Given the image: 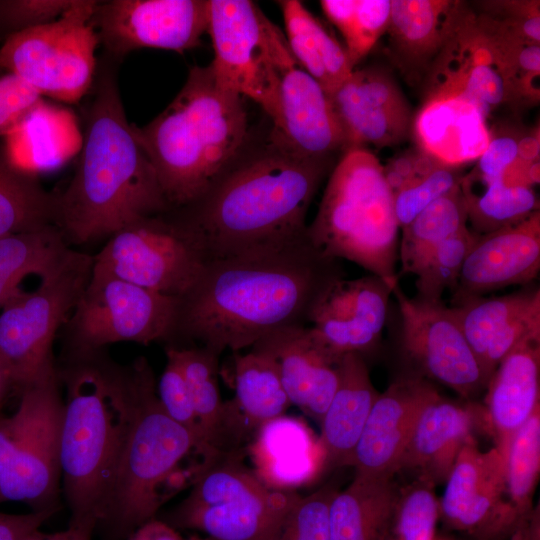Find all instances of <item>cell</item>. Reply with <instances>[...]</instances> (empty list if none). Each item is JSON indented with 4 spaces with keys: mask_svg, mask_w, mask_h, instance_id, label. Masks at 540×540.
Returning <instances> with one entry per match:
<instances>
[{
    "mask_svg": "<svg viewBox=\"0 0 540 540\" xmlns=\"http://www.w3.org/2000/svg\"><path fill=\"white\" fill-rule=\"evenodd\" d=\"M344 277L340 260L323 255L307 231L283 244L204 264L177 298L166 341L217 355L251 347L268 333L306 326L325 290Z\"/></svg>",
    "mask_w": 540,
    "mask_h": 540,
    "instance_id": "obj_1",
    "label": "cell"
},
{
    "mask_svg": "<svg viewBox=\"0 0 540 540\" xmlns=\"http://www.w3.org/2000/svg\"><path fill=\"white\" fill-rule=\"evenodd\" d=\"M328 168L329 159L272 141L172 219L203 264L277 246L306 233L308 208Z\"/></svg>",
    "mask_w": 540,
    "mask_h": 540,
    "instance_id": "obj_2",
    "label": "cell"
},
{
    "mask_svg": "<svg viewBox=\"0 0 540 540\" xmlns=\"http://www.w3.org/2000/svg\"><path fill=\"white\" fill-rule=\"evenodd\" d=\"M55 197L54 225L75 244L111 237L170 210L110 70L97 79L74 176Z\"/></svg>",
    "mask_w": 540,
    "mask_h": 540,
    "instance_id": "obj_3",
    "label": "cell"
},
{
    "mask_svg": "<svg viewBox=\"0 0 540 540\" xmlns=\"http://www.w3.org/2000/svg\"><path fill=\"white\" fill-rule=\"evenodd\" d=\"M65 385L60 431L63 493L70 525L103 523L136 406L134 365L119 366L100 351L74 354Z\"/></svg>",
    "mask_w": 540,
    "mask_h": 540,
    "instance_id": "obj_4",
    "label": "cell"
},
{
    "mask_svg": "<svg viewBox=\"0 0 540 540\" xmlns=\"http://www.w3.org/2000/svg\"><path fill=\"white\" fill-rule=\"evenodd\" d=\"M138 137L171 209L188 206L235 165L247 136L242 96L222 86L211 65L193 67L173 101Z\"/></svg>",
    "mask_w": 540,
    "mask_h": 540,
    "instance_id": "obj_5",
    "label": "cell"
},
{
    "mask_svg": "<svg viewBox=\"0 0 540 540\" xmlns=\"http://www.w3.org/2000/svg\"><path fill=\"white\" fill-rule=\"evenodd\" d=\"M399 230L383 165L366 148L345 151L307 226L313 245L327 257L348 260L395 283Z\"/></svg>",
    "mask_w": 540,
    "mask_h": 540,
    "instance_id": "obj_6",
    "label": "cell"
},
{
    "mask_svg": "<svg viewBox=\"0 0 540 540\" xmlns=\"http://www.w3.org/2000/svg\"><path fill=\"white\" fill-rule=\"evenodd\" d=\"M136 406L120 457L103 523L115 537H128L155 518L166 500L164 487L176 477L181 462L198 446L189 431L164 411L148 362L134 363ZM199 452V451H198Z\"/></svg>",
    "mask_w": 540,
    "mask_h": 540,
    "instance_id": "obj_7",
    "label": "cell"
},
{
    "mask_svg": "<svg viewBox=\"0 0 540 540\" xmlns=\"http://www.w3.org/2000/svg\"><path fill=\"white\" fill-rule=\"evenodd\" d=\"M299 497L266 486L242 464L239 450L220 453L203 465L169 524L214 540H272Z\"/></svg>",
    "mask_w": 540,
    "mask_h": 540,
    "instance_id": "obj_8",
    "label": "cell"
},
{
    "mask_svg": "<svg viewBox=\"0 0 540 540\" xmlns=\"http://www.w3.org/2000/svg\"><path fill=\"white\" fill-rule=\"evenodd\" d=\"M94 256L70 248L42 276L36 289L20 291L0 314V353L7 362L14 389L21 391L54 370L52 345L84 291Z\"/></svg>",
    "mask_w": 540,
    "mask_h": 540,
    "instance_id": "obj_9",
    "label": "cell"
},
{
    "mask_svg": "<svg viewBox=\"0 0 540 540\" xmlns=\"http://www.w3.org/2000/svg\"><path fill=\"white\" fill-rule=\"evenodd\" d=\"M97 4L75 0L55 21L8 36L0 47V69L42 97L78 102L94 82L99 39L91 20Z\"/></svg>",
    "mask_w": 540,
    "mask_h": 540,
    "instance_id": "obj_10",
    "label": "cell"
},
{
    "mask_svg": "<svg viewBox=\"0 0 540 540\" xmlns=\"http://www.w3.org/2000/svg\"><path fill=\"white\" fill-rule=\"evenodd\" d=\"M207 32L217 81L259 104L276 129L281 119L278 57L286 44L283 33L249 0H209Z\"/></svg>",
    "mask_w": 540,
    "mask_h": 540,
    "instance_id": "obj_11",
    "label": "cell"
},
{
    "mask_svg": "<svg viewBox=\"0 0 540 540\" xmlns=\"http://www.w3.org/2000/svg\"><path fill=\"white\" fill-rule=\"evenodd\" d=\"M177 298L166 296L93 267L90 279L67 320L74 354L100 351L130 341H166Z\"/></svg>",
    "mask_w": 540,
    "mask_h": 540,
    "instance_id": "obj_12",
    "label": "cell"
},
{
    "mask_svg": "<svg viewBox=\"0 0 540 540\" xmlns=\"http://www.w3.org/2000/svg\"><path fill=\"white\" fill-rule=\"evenodd\" d=\"M59 382L54 369L19 392L17 437L0 478V503L20 501L34 511L57 506L63 415Z\"/></svg>",
    "mask_w": 540,
    "mask_h": 540,
    "instance_id": "obj_13",
    "label": "cell"
},
{
    "mask_svg": "<svg viewBox=\"0 0 540 540\" xmlns=\"http://www.w3.org/2000/svg\"><path fill=\"white\" fill-rule=\"evenodd\" d=\"M203 262L181 228L161 215L139 219L113 234L94 256L95 269L148 290L179 298Z\"/></svg>",
    "mask_w": 540,
    "mask_h": 540,
    "instance_id": "obj_14",
    "label": "cell"
},
{
    "mask_svg": "<svg viewBox=\"0 0 540 540\" xmlns=\"http://www.w3.org/2000/svg\"><path fill=\"white\" fill-rule=\"evenodd\" d=\"M392 294L402 322V345L421 377L464 399L486 390L489 376L470 347L451 307L408 297L396 282Z\"/></svg>",
    "mask_w": 540,
    "mask_h": 540,
    "instance_id": "obj_15",
    "label": "cell"
},
{
    "mask_svg": "<svg viewBox=\"0 0 540 540\" xmlns=\"http://www.w3.org/2000/svg\"><path fill=\"white\" fill-rule=\"evenodd\" d=\"M445 482L439 518L449 529L475 540H506L525 528L508 500L503 458L496 447L482 451L471 437Z\"/></svg>",
    "mask_w": 540,
    "mask_h": 540,
    "instance_id": "obj_16",
    "label": "cell"
},
{
    "mask_svg": "<svg viewBox=\"0 0 540 540\" xmlns=\"http://www.w3.org/2000/svg\"><path fill=\"white\" fill-rule=\"evenodd\" d=\"M209 0H112L99 2L91 23L114 60L140 48L183 52L207 32Z\"/></svg>",
    "mask_w": 540,
    "mask_h": 540,
    "instance_id": "obj_17",
    "label": "cell"
},
{
    "mask_svg": "<svg viewBox=\"0 0 540 540\" xmlns=\"http://www.w3.org/2000/svg\"><path fill=\"white\" fill-rule=\"evenodd\" d=\"M426 80L425 94L463 96L489 114L511 100L503 52L468 4L433 61Z\"/></svg>",
    "mask_w": 540,
    "mask_h": 540,
    "instance_id": "obj_18",
    "label": "cell"
},
{
    "mask_svg": "<svg viewBox=\"0 0 540 540\" xmlns=\"http://www.w3.org/2000/svg\"><path fill=\"white\" fill-rule=\"evenodd\" d=\"M329 98L344 135L345 151L399 144L412 127L409 104L383 68H354Z\"/></svg>",
    "mask_w": 540,
    "mask_h": 540,
    "instance_id": "obj_19",
    "label": "cell"
},
{
    "mask_svg": "<svg viewBox=\"0 0 540 540\" xmlns=\"http://www.w3.org/2000/svg\"><path fill=\"white\" fill-rule=\"evenodd\" d=\"M395 283L372 274L334 281L316 303L310 327L334 356L364 357L380 341Z\"/></svg>",
    "mask_w": 540,
    "mask_h": 540,
    "instance_id": "obj_20",
    "label": "cell"
},
{
    "mask_svg": "<svg viewBox=\"0 0 540 540\" xmlns=\"http://www.w3.org/2000/svg\"><path fill=\"white\" fill-rule=\"evenodd\" d=\"M439 394L419 376L401 377L377 397L355 447V475L394 478L416 422Z\"/></svg>",
    "mask_w": 540,
    "mask_h": 540,
    "instance_id": "obj_21",
    "label": "cell"
},
{
    "mask_svg": "<svg viewBox=\"0 0 540 540\" xmlns=\"http://www.w3.org/2000/svg\"><path fill=\"white\" fill-rule=\"evenodd\" d=\"M281 119L272 141L303 157L329 159L345 150L330 98L294 59L286 44L278 57Z\"/></svg>",
    "mask_w": 540,
    "mask_h": 540,
    "instance_id": "obj_22",
    "label": "cell"
},
{
    "mask_svg": "<svg viewBox=\"0 0 540 540\" xmlns=\"http://www.w3.org/2000/svg\"><path fill=\"white\" fill-rule=\"evenodd\" d=\"M540 271V212L478 235L463 263L452 304L512 285H527Z\"/></svg>",
    "mask_w": 540,
    "mask_h": 540,
    "instance_id": "obj_23",
    "label": "cell"
},
{
    "mask_svg": "<svg viewBox=\"0 0 540 540\" xmlns=\"http://www.w3.org/2000/svg\"><path fill=\"white\" fill-rule=\"evenodd\" d=\"M276 364L292 405L318 423L338 385V364L310 326L274 330L251 346Z\"/></svg>",
    "mask_w": 540,
    "mask_h": 540,
    "instance_id": "obj_24",
    "label": "cell"
},
{
    "mask_svg": "<svg viewBox=\"0 0 540 540\" xmlns=\"http://www.w3.org/2000/svg\"><path fill=\"white\" fill-rule=\"evenodd\" d=\"M451 309L489 379L516 346L540 336L539 286L497 297L468 298Z\"/></svg>",
    "mask_w": 540,
    "mask_h": 540,
    "instance_id": "obj_25",
    "label": "cell"
},
{
    "mask_svg": "<svg viewBox=\"0 0 540 540\" xmlns=\"http://www.w3.org/2000/svg\"><path fill=\"white\" fill-rule=\"evenodd\" d=\"M489 113L475 101L459 95L425 94L412 120L419 150L440 164L461 167L476 161L487 148Z\"/></svg>",
    "mask_w": 540,
    "mask_h": 540,
    "instance_id": "obj_26",
    "label": "cell"
},
{
    "mask_svg": "<svg viewBox=\"0 0 540 540\" xmlns=\"http://www.w3.org/2000/svg\"><path fill=\"white\" fill-rule=\"evenodd\" d=\"M465 5L455 0H391L387 50L407 81L426 77Z\"/></svg>",
    "mask_w": 540,
    "mask_h": 540,
    "instance_id": "obj_27",
    "label": "cell"
},
{
    "mask_svg": "<svg viewBox=\"0 0 540 540\" xmlns=\"http://www.w3.org/2000/svg\"><path fill=\"white\" fill-rule=\"evenodd\" d=\"M480 409L440 393L422 410L400 461L399 472L413 471L435 486L446 481L459 451L472 436Z\"/></svg>",
    "mask_w": 540,
    "mask_h": 540,
    "instance_id": "obj_28",
    "label": "cell"
},
{
    "mask_svg": "<svg viewBox=\"0 0 540 540\" xmlns=\"http://www.w3.org/2000/svg\"><path fill=\"white\" fill-rule=\"evenodd\" d=\"M3 138V157L32 177L63 166L79 155L83 143L74 112L44 99Z\"/></svg>",
    "mask_w": 540,
    "mask_h": 540,
    "instance_id": "obj_29",
    "label": "cell"
},
{
    "mask_svg": "<svg viewBox=\"0 0 540 540\" xmlns=\"http://www.w3.org/2000/svg\"><path fill=\"white\" fill-rule=\"evenodd\" d=\"M539 408L540 336H535L502 359L486 387L482 412L500 454L513 433Z\"/></svg>",
    "mask_w": 540,
    "mask_h": 540,
    "instance_id": "obj_30",
    "label": "cell"
},
{
    "mask_svg": "<svg viewBox=\"0 0 540 540\" xmlns=\"http://www.w3.org/2000/svg\"><path fill=\"white\" fill-rule=\"evenodd\" d=\"M250 454L256 476L269 488L293 491L325 468L319 438L298 418L282 415L263 424L252 437Z\"/></svg>",
    "mask_w": 540,
    "mask_h": 540,
    "instance_id": "obj_31",
    "label": "cell"
},
{
    "mask_svg": "<svg viewBox=\"0 0 540 540\" xmlns=\"http://www.w3.org/2000/svg\"><path fill=\"white\" fill-rule=\"evenodd\" d=\"M235 397L224 403L225 446L252 438L266 422L284 415L291 404L275 362L254 350L236 354Z\"/></svg>",
    "mask_w": 540,
    "mask_h": 540,
    "instance_id": "obj_32",
    "label": "cell"
},
{
    "mask_svg": "<svg viewBox=\"0 0 540 540\" xmlns=\"http://www.w3.org/2000/svg\"><path fill=\"white\" fill-rule=\"evenodd\" d=\"M379 394L365 358L356 353L344 355L338 364L337 388L320 422L319 440L325 454V467L350 466Z\"/></svg>",
    "mask_w": 540,
    "mask_h": 540,
    "instance_id": "obj_33",
    "label": "cell"
},
{
    "mask_svg": "<svg viewBox=\"0 0 540 540\" xmlns=\"http://www.w3.org/2000/svg\"><path fill=\"white\" fill-rule=\"evenodd\" d=\"M398 495L393 478L355 475L331 500L330 540H392Z\"/></svg>",
    "mask_w": 540,
    "mask_h": 540,
    "instance_id": "obj_34",
    "label": "cell"
},
{
    "mask_svg": "<svg viewBox=\"0 0 540 540\" xmlns=\"http://www.w3.org/2000/svg\"><path fill=\"white\" fill-rule=\"evenodd\" d=\"M278 3L292 56L329 96L354 70L345 48L300 1L283 0Z\"/></svg>",
    "mask_w": 540,
    "mask_h": 540,
    "instance_id": "obj_35",
    "label": "cell"
},
{
    "mask_svg": "<svg viewBox=\"0 0 540 540\" xmlns=\"http://www.w3.org/2000/svg\"><path fill=\"white\" fill-rule=\"evenodd\" d=\"M70 247L53 224L0 237V308L21 291L30 275L39 278L52 270Z\"/></svg>",
    "mask_w": 540,
    "mask_h": 540,
    "instance_id": "obj_36",
    "label": "cell"
},
{
    "mask_svg": "<svg viewBox=\"0 0 540 540\" xmlns=\"http://www.w3.org/2000/svg\"><path fill=\"white\" fill-rule=\"evenodd\" d=\"M466 226L467 203L460 184L401 229L398 259L402 273L416 275L444 240Z\"/></svg>",
    "mask_w": 540,
    "mask_h": 540,
    "instance_id": "obj_37",
    "label": "cell"
},
{
    "mask_svg": "<svg viewBox=\"0 0 540 540\" xmlns=\"http://www.w3.org/2000/svg\"><path fill=\"white\" fill-rule=\"evenodd\" d=\"M186 382L207 446L223 453L224 403L218 386L219 355L202 347H168Z\"/></svg>",
    "mask_w": 540,
    "mask_h": 540,
    "instance_id": "obj_38",
    "label": "cell"
},
{
    "mask_svg": "<svg viewBox=\"0 0 540 540\" xmlns=\"http://www.w3.org/2000/svg\"><path fill=\"white\" fill-rule=\"evenodd\" d=\"M55 200L36 177L13 168L0 152V237L54 225Z\"/></svg>",
    "mask_w": 540,
    "mask_h": 540,
    "instance_id": "obj_39",
    "label": "cell"
},
{
    "mask_svg": "<svg viewBox=\"0 0 540 540\" xmlns=\"http://www.w3.org/2000/svg\"><path fill=\"white\" fill-rule=\"evenodd\" d=\"M501 456L508 500L527 525L540 474V408L513 433Z\"/></svg>",
    "mask_w": 540,
    "mask_h": 540,
    "instance_id": "obj_40",
    "label": "cell"
},
{
    "mask_svg": "<svg viewBox=\"0 0 540 540\" xmlns=\"http://www.w3.org/2000/svg\"><path fill=\"white\" fill-rule=\"evenodd\" d=\"M481 187L480 192L461 188L467 203V222L477 235L516 225L539 211V199L533 187L510 186L502 180Z\"/></svg>",
    "mask_w": 540,
    "mask_h": 540,
    "instance_id": "obj_41",
    "label": "cell"
},
{
    "mask_svg": "<svg viewBox=\"0 0 540 540\" xmlns=\"http://www.w3.org/2000/svg\"><path fill=\"white\" fill-rule=\"evenodd\" d=\"M326 17L342 34L353 68L384 36L391 13V0H322Z\"/></svg>",
    "mask_w": 540,
    "mask_h": 540,
    "instance_id": "obj_42",
    "label": "cell"
},
{
    "mask_svg": "<svg viewBox=\"0 0 540 540\" xmlns=\"http://www.w3.org/2000/svg\"><path fill=\"white\" fill-rule=\"evenodd\" d=\"M477 236L466 226L435 249L416 274V299L439 302L445 290L453 292Z\"/></svg>",
    "mask_w": 540,
    "mask_h": 540,
    "instance_id": "obj_43",
    "label": "cell"
},
{
    "mask_svg": "<svg viewBox=\"0 0 540 540\" xmlns=\"http://www.w3.org/2000/svg\"><path fill=\"white\" fill-rule=\"evenodd\" d=\"M438 519L435 485L426 478L416 477L399 488L392 540H435Z\"/></svg>",
    "mask_w": 540,
    "mask_h": 540,
    "instance_id": "obj_44",
    "label": "cell"
},
{
    "mask_svg": "<svg viewBox=\"0 0 540 540\" xmlns=\"http://www.w3.org/2000/svg\"><path fill=\"white\" fill-rule=\"evenodd\" d=\"M337 491L334 486L326 485L300 496L272 540H330L329 507Z\"/></svg>",
    "mask_w": 540,
    "mask_h": 540,
    "instance_id": "obj_45",
    "label": "cell"
},
{
    "mask_svg": "<svg viewBox=\"0 0 540 540\" xmlns=\"http://www.w3.org/2000/svg\"><path fill=\"white\" fill-rule=\"evenodd\" d=\"M462 178L459 167L439 164L425 176L396 192L394 210L399 228L408 225L430 204L458 187Z\"/></svg>",
    "mask_w": 540,
    "mask_h": 540,
    "instance_id": "obj_46",
    "label": "cell"
},
{
    "mask_svg": "<svg viewBox=\"0 0 540 540\" xmlns=\"http://www.w3.org/2000/svg\"><path fill=\"white\" fill-rule=\"evenodd\" d=\"M166 356V366L157 386L159 401L166 414L191 433L205 461L210 460L218 454L211 451L205 442L186 382L176 359L167 350Z\"/></svg>",
    "mask_w": 540,
    "mask_h": 540,
    "instance_id": "obj_47",
    "label": "cell"
},
{
    "mask_svg": "<svg viewBox=\"0 0 540 540\" xmlns=\"http://www.w3.org/2000/svg\"><path fill=\"white\" fill-rule=\"evenodd\" d=\"M75 0H0V34L6 38L61 17Z\"/></svg>",
    "mask_w": 540,
    "mask_h": 540,
    "instance_id": "obj_48",
    "label": "cell"
},
{
    "mask_svg": "<svg viewBox=\"0 0 540 540\" xmlns=\"http://www.w3.org/2000/svg\"><path fill=\"white\" fill-rule=\"evenodd\" d=\"M522 134L515 130L503 129L491 131L489 144L476 160L473 170L463 176L462 183L484 185L496 180H502L506 169L518 158L519 142Z\"/></svg>",
    "mask_w": 540,
    "mask_h": 540,
    "instance_id": "obj_49",
    "label": "cell"
},
{
    "mask_svg": "<svg viewBox=\"0 0 540 540\" xmlns=\"http://www.w3.org/2000/svg\"><path fill=\"white\" fill-rule=\"evenodd\" d=\"M481 13L516 31L526 40L540 43V2L537 0L481 1Z\"/></svg>",
    "mask_w": 540,
    "mask_h": 540,
    "instance_id": "obj_50",
    "label": "cell"
},
{
    "mask_svg": "<svg viewBox=\"0 0 540 540\" xmlns=\"http://www.w3.org/2000/svg\"><path fill=\"white\" fill-rule=\"evenodd\" d=\"M42 99L16 75L0 76V137L7 135Z\"/></svg>",
    "mask_w": 540,
    "mask_h": 540,
    "instance_id": "obj_51",
    "label": "cell"
},
{
    "mask_svg": "<svg viewBox=\"0 0 540 540\" xmlns=\"http://www.w3.org/2000/svg\"><path fill=\"white\" fill-rule=\"evenodd\" d=\"M440 163L420 150L407 152L393 158L383 166L385 179L393 194L410 182L421 178Z\"/></svg>",
    "mask_w": 540,
    "mask_h": 540,
    "instance_id": "obj_52",
    "label": "cell"
},
{
    "mask_svg": "<svg viewBox=\"0 0 540 540\" xmlns=\"http://www.w3.org/2000/svg\"><path fill=\"white\" fill-rule=\"evenodd\" d=\"M59 509L57 505L27 514L0 512V540H29Z\"/></svg>",
    "mask_w": 540,
    "mask_h": 540,
    "instance_id": "obj_53",
    "label": "cell"
},
{
    "mask_svg": "<svg viewBox=\"0 0 540 540\" xmlns=\"http://www.w3.org/2000/svg\"><path fill=\"white\" fill-rule=\"evenodd\" d=\"M127 540H185L168 522L153 518L129 534Z\"/></svg>",
    "mask_w": 540,
    "mask_h": 540,
    "instance_id": "obj_54",
    "label": "cell"
},
{
    "mask_svg": "<svg viewBox=\"0 0 540 540\" xmlns=\"http://www.w3.org/2000/svg\"><path fill=\"white\" fill-rule=\"evenodd\" d=\"M17 428L18 423L15 413L10 416L0 415V478L11 459L17 437Z\"/></svg>",
    "mask_w": 540,
    "mask_h": 540,
    "instance_id": "obj_55",
    "label": "cell"
},
{
    "mask_svg": "<svg viewBox=\"0 0 540 540\" xmlns=\"http://www.w3.org/2000/svg\"><path fill=\"white\" fill-rule=\"evenodd\" d=\"M95 529L85 526L68 525V528L52 534L38 532L29 540H92Z\"/></svg>",
    "mask_w": 540,
    "mask_h": 540,
    "instance_id": "obj_56",
    "label": "cell"
},
{
    "mask_svg": "<svg viewBox=\"0 0 540 540\" xmlns=\"http://www.w3.org/2000/svg\"><path fill=\"white\" fill-rule=\"evenodd\" d=\"M518 158L525 161L539 160V131L523 135L518 147Z\"/></svg>",
    "mask_w": 540,
    "mask_h": 540,
    "instance_id": "obj_57",
    "label": "cell"
},
{
    "mask_svg": "<svg viewBox=\"0 0 540 540\" xmlns=\"http://www.w3.org/2000/svg\"><path fill=\"white\" fill-rule=\"evenodd\" d=\"M13 389L14 383L9 366L0 353V415L8 395Z\"/></svg>",
    "mask_w": 540,
    "mask_h": 540,
    "instance_id": "obj_58",
    "label": "cell"
},
{
    "mask_svg": "<svg viewBox=\"0 0 540 540\" xmlns=\"http://www.w3.org/2000/svg\"><path fill=\"white\" fill-rule=\"evenodd\" d=\"M185 540H214V539H212L210 537H207V536H205V537L191 536V537H189V538H187Z\"/></svg>",
    "mask_w": 540,
    "mask_h": 540,
    "instance_id": "obj_59",
    "label": "cell"
},
{
    "mask_svg": "<svg viewBox=\"0 0 540 540\" xmlns=\"http://www.w3.org/2000/svg\"><path fill=\"white\" fill-rule=\"evenodd\" d=\"M1 71H2V70L0 69V73H1Z\"/></svg>",
    "mask_w": 540,
    "mask_h": 540,
    "instance_id": "obj_60",
    "label": "cell"
}]
</instances>
